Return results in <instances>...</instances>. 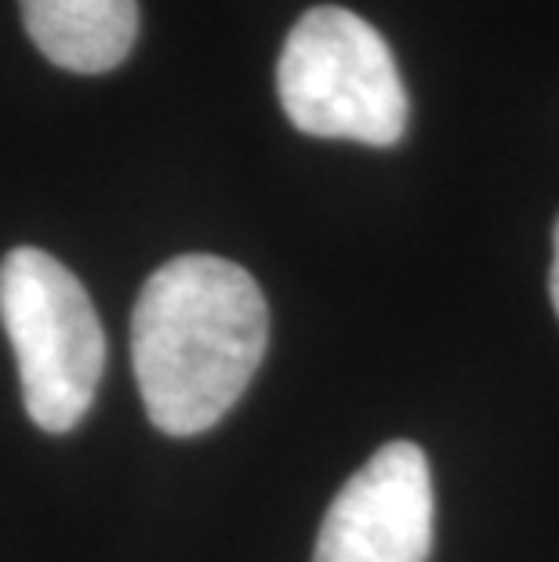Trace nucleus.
Returning a JSON list of instances; mask_svg holds the SVG:
<instances>
[{
	"instance_id": "nucleus-3",
	"label": "nucleus",
	"mask_w": 559,
	"mask_h": 562,
	"mask_svg": "<svg viewBox=\"0 0 559 562\" xmlns=\"http://www.w3.org/2000/svg\"><path fill=\"white\" fill-rule=\"evenodd\" d=\"M0 319L33 425L55 436L77 428L105 370V334L80 280L41 247L8 250L0 261Z\"/></svg>"
},
{
	"instance_id": "nucleus-4",
	"label": "nucleus",
	"mask_w": 559,
	"mask_h": 562,
	"mask_svg": "<svg viewBox=\"0 0 559 562\" xmlns=\"http://www.w3.org/2000/svg\"><path fill=\"white\" fill-rule=\"evenodd\" d=\"M433 522L429 458L418 442H385L331 501L313 562H429Z\"/></svg>"
},
{
	"instance_id": "nucleus-2",
	"label": "nucleus",
	"mask_w": 559,
	"mask_h": 562,
	"mask_svg": "<svg viewBox=\"0 0 559 562\" xmlns=\"http://www.w3.org/2000/svg\"><path fill=\"white\" fill-rule=\"evenodd\" d=\"M288 121L313 138L389 149L407 135V88L371 22L324 4L294 22L277 66Z\"/></svg>"
},
{
	"instance_id": "nucleus-6",
	"label": "nucleus",
	"mask_w": 559,
	"mask_h": 562,
	"mask_svg": "<svg viewBox=\"0 0 559 562\" xmlns=\"http://www.w3.org/2000/svg\"><path fill=\"white\" fill-rule=\"evenodd\" d=\"M549 291H552V305L559 316V222H556V255H552V277H549Z\"/></svg>"
},
{
	"instance_id": "nucleus-1",
	"label": "nucleus",
	"mask_w": 559,
	"mask_h": 562,
	"mask_svg": "<svg viewBox=\"0 0 559 562\" xmlns=\"http://www.w3.org/2000/svg\"><path fill=\"white\" fill-rule=\"evenodd\" d=\"M269 345V305L236 261L182 255L142 286L131 316V363L149 422L200 436L233 411Z\"/></svg>"
},
{
	"instance_id": "nucleus-5",
	"label": "nucleus",
	"mask_w": 559,
	"mask_h": 562,
	"mask_svg": "<svg viewBox=\"0 0 559 562\" xmlns=\"http://www.w3.org/2000/svg\"><path fill=\"white\" fill-rule=\"evenodd\" d=\"M22 26L47 63L69 74H110L138 37V0H19Z\"/></svg>"
}]
</instances>
